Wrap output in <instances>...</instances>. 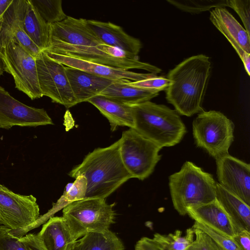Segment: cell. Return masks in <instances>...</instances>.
Segmentation results:
<instances>
[{
	"instance_id": "obj_37",
	"label": "cell",
	"mask_w": 250,
	"mask_h": 250,
	"mask_svg": "<svg viewBox=\"0 0 250 250\" xmlns=\"http://www.w3.org/2000/svg\"><path fill=\"white\" fill-rule=\"evenodd\" d=\"M134 250H165V249L154 238L143 237L137 242Z\"/></svg>"
},
{
	"instance_id": "obj_32",
	"label": "cell",
	"mask_w": 250,
	"mask_h": 250,
	"mask_svg": "<svg viewBox=\"0 0 250 250\" xmlns=\"http://www.w3.org/2000/svg\"><path fill=\"white\" fill-rule=\"evenodd\" d=\"M0 250H29L20 237L13 235L10 229L0 225Z\"/></svg>"
},
{
	"instance_id": "obj_5",
	"label": "cell",
	"mask_w": 250,
	"mask_h": 250,
	"mask_svg": "<svg viewBox=\"0 0 250 250\" xmlns=\"http://www.w3.org/2000/svg\"><path fill=\"white\" fill-rule=\"evenodd\" d=\"M115 203L104 199L84 198L70 203L62 210V217L74 241L92 232H104L114 223Z\"/></svg>"
},
{
	"instance_id": "obj_20",
	"label": "cell",
	"mask_w": 250,
	"mask_h": 250,
	"mask_svg": "<svg viewBox=\"0 0 250 250\" xmlns=\"http://www.w3.org/2000/svg\"><path fill=\"white\" fill-rule=\"evenodd\" d=\"M87 102L95 106L107 118L112 131L115 130L118 126L133 128L134 120L130 105L100 95L89 99Z\"/></svg>"
},
{
	"instance_id": "obj_33",
	"label": "cell",
	"mask_w": 250,
	"mask_h": 250,
	"mask_svg": "<svg viewBox=\"0 0 250 250\" xmlns=\"http://www.w3.org/2000/svg\"><path fill=\"white\" fill-rule=\"evenodd\" d=\"M128 83L134 86L153 90L159 92L163 90H166L169 84L170 81L167 78L157 76V75H155L139 81H129Z\"/></svg>"
},
{
	"instance_id": "obj_1",
	"label": "cell",
	"mask_w": 250,
	"mask_h": 250,
	"mask_svg": "<svg viewBox=\"0 0 250 250\" xmlns=\"http://www.w3.org/2000/svg\"><path fill=\"white\" fill-rule=\"evenodd\" d=\"M210 72L209 58L203 54L187 58L169 71L166 98L179 114L190 117L203 111Z\"/></svg>"
},
{
	"instance_id": "obj_13",
	"label": "cell",
	"mask_w": 250,
	"mask_h": 250,
	"mask_svg": "<svg viewBox=\"0 0 250 250\" xmlns=\"http://www.w3.org/2000/svg\"><path fill=\"white\" fill-rule=\"evenodd\" d=\"M218 184L250 206V165L229 154L216 159Z\"/></svg>"
},
{
	"instance_id": "obj_25",
	"label": "cell",
	"mask_w": 250,
	"mask_h": 250,
	"mask_svg": "<svg viewBox=\"0 0 250 250\" xmlns=\"http://www.w3.org/2000/svg\"><path fill=\"white\" fill-rule=\"evenodd\" d=\"M27 0H13L5 12L0 17V52L15 39L16 29L21 25Z\"/></svg>"
},
{
	"instance_id": "obj_26",
	"label": "cell",
	"mask_w": 250,
	"mask_h": 250,
	"mask_svg": "<svg viewBox=\"0 0 250 250\" xmlns=\"http://www.w3.org/2000/svg\"><path fill=\"white\" fill-rule=\"evenodd\" d=\"M121 239L109 229L89 232L74 241L68 250H124Z\"/></svg>"
},
{
	"instance_id": "obj_6",
	"label": "cell",
	"mask_w": 250,
	"mask_h": 250,
	"mask_svg": "<svg viewBox=\"0 0 250 250\" xmlns=\"http://www.w3.org/2000/svg\"><path fill=\"white\" fill-rule=\"evenodd\" d=\"M45 52L72 56L89 62L129 70L142 69L157 74L162 70L149 63L132 59L134 56L104 43L95 46H76L50 42Z\"/></svg>"
},
{
	"instance_id": "obj_21",
	"label": "cell",
	"mask_w": 250,
	"mask_h": 250,
	"mask_svg": "<svg viewBox=\"0 0 250 250\" xmlns=\"http://www.w3.org/2000/svg\"><path fill=\"white\" fill-rule=\"evenodd\" d=\"M37 235L46 250H68L75 241L62 216L51 217Z\"/></svg>"
},
{
	"instance_id": "obj_36",
	"label": "cell",
	"mask_w": 250,
	"mask_h": 250,
	"mask_svg": "<svg viewBox=\"0 0 250 250\" xmlns=\"http://www.w3.org/2000/svg\"><path fill=\"white\" fill-rule=\"evenodd\" d=\"M14 38L21 46L34 58L36 59L42 52L23 30L22 24L16 29Z\"/></svg>"
},
{
	"instance_id": "obj_15",
	"label": "cell",
	"mask_w": 250,
	"mask_h": 250,
	"mask_svg": "<svg viewBox=\"0 0 250 250\" xmlns=\"http://www.w3.org/2000/svg\"><path fill=\"white\" fill-rule=\"evenodd\" d=\"M76 46H95L104 43L90 29L87 20L67 16L50 24V42Z\"/></svg>"
},
{
	"instance_id": "obj_35",
	"label": "cell",
	"mask_w": 250,
	"mask_h": 250,
	"mask_svg": "<svg viewBox=\"0 0 250 250\" xmlns=\"http://www.w3.org/2000/svg\"><path fill=\"white\" fill-rule=\"evenodd\" d=\"M227 4L237 13L250 35V0H227Z\"/></svg>"
},
{
	"instance_id": "obj_10",
	"label": "cell",
	"mask_w": 250,
	"mask_h": 250,
	"mask_svg": "<svg viewBox=\"0 0 250 250\" xmlns=\"http://www.w3.org/2000/svg\"><path fill=\"white\" fill-rule=\"evenodd\" d=\"M38 81L42 96L70 108L78 103L67 77L65 66L42 51L35 59Z\"/></svg>"
},
{
	"instance_id": "obj_31",
	"label": "cell",
	"mask_w": 250,
	"mask_h": 250,
	"mask_svg": "<svg viewBox=\"0 0 250 250\" xmlns=\"http://www.w3.org/2000/svg\"><path fill=\"white\" fill-rule=\"evenodd\" d=\"M192 227L199 229L208 234L221 250H241L232 238L220 233L197 222Z\"/></svg>"
},
{
	"instance_id": "obj_30",
	"label": "cell",
	"mask_w": 250,
	"mask_h": 250,
	"mask_svg": "<svg viewBox=\"0 0 250 250\" xmlns=\"http://www.w3.org/2000/svg\"><path fill=\"white\" fill-rule=\"evenodd\" d=\"M167 1L182 11L192 13H199L212 8L227 6V0H168Z\"/></svg>"
},
{
	"instance_id": "obj_9",
	"label": "cell",
	"mask_w": 250,
	"mask_h": 250,
	"mask_svg": "<svg viewBox=\"0 0 250 250\" xmlns=\"http://www.w3.org/2000/svg\"><path fill=\"white\" fill-rule=\"evenodd\" d=\"M4 71L10 74L16 87L31 100L42 97L36 60L14 39L0 52Z\"/></svg>"
},
{
	"instance_id": "obj_41",
	"label": "cell",
	"mask_w": 250,
	"mask_h": 250,
	"mask_svg": "<svg viewBox=\"0 0 250 250\" xmlns=\"http://www.w3.org/2000/svg\"></svg>"
},
{
	"instance_id": "obj_28",
	"label": "cell",
	"mask_w": 250,
	"mask_h": 250,
	"mask_svg": "<svg viewBox=\"0 0 250 250\" xmlns=\"http://www.w3.org/2000/svg\"><path fill=\"white\" fill-rule=\"evenodd\" d=\"M75 179L73 183L67 185L63 194L51 209V213L63 209L71 203L84 199L87 188L86 179L82 175Z\"/></svg>"
},
{
	"instance_id": "obj_17",
	"label": "cell",
	"mask_w": 250,
	"mask_h": 250,
	"mask_svg": "<svg viewBox=\"0 0 250 250\" xmlns=\"http://www.w3.org/2000/svg\"><path fill=\"white\" fill-rule=\"evenodd\" d=\"M187 214L194 221L233 238L237 233L230 217L215 199L208 203L187 209Z\"/></svg>"
},
{
	"instance_id": "obj_39",
	"label": "cell",
	"mask_w": 250,
	"mask_h": 250,
	"mask_svg": "<svg viewBox=\"0 0 250 250\" xmlns=\"http://www.w3.org/2000/svg\"><path fill=\"white\" fill-rule=\"evenodd\" d=\"M232 238L241 250H250V231H241Z\"/></svg>"
},
{
	"instance_id": "obj_4",
	"label": "cell",
	"mask_w": 250,
	"mask_h": 250,
	"mask_svg": "<svg viewBox=\"0 0 250 250\" xmlns=\"http://www.w3.org/2000/svg\"><path fill=\"white\" fill-rule=\"evenodd\" d=\"M168 185L174 209L182 216L187 209L216 199V183L212 174L187 161L181 169L169 176Z\"/></svg>"
},
{
	"instance_id": "obj_7",
	"label": "cell",
	"mask_w": 250,
	"mask_h": 250,
	"mask_svg": "<svg viewBox=\"0 0 250 250\" xmlns=\"http://www.w3.org/2000/svg\"><path fill=\"white\" fill-rule=\"evenodd\" d=\"M233 122L220 111H202L192 123V132L197 146L215 160L229 154L233 141Z\"/></svg>"
},
{
	"instance_id": "obj_3",
	"label": "cell",
	"mask_w": 250,
	"mask_h": 250,
	"mask_svg": "<svg viewBox=\"0 0 250 250\" xmlns=\"http://www.w3.org/2000/svg\"><path fill=\"white\" fill-rule=\"evenodd\" d=\"M131 106L135 129L162 149L181 142L187 132L179 114L150 101Z\"/></svg>"
},
{
	"instance_id": "obj_8",
	"label": "cell",
	"mask_w": 250,
	"mask_h": 250,
	"mask_svg": "<svg viewBox=\"0 0 250 250\" xmlns=\"http://www.w3.org/2000/svg\"><path fill=\"white\" fill-rule=\"evenodd\" d=\"M119 141L122 161L132 177L147 178L161 158V148L131 128L123 132Z\"/></svg>"
},
{
	"instance_id": "obj_27",
	"label": "cell",
	"mask_w": 250,
	"mask_h": 250,
	"mask_svg": "<svg viewBox=\"0 0 250 250\" xmlns=\"http://www.w3.org/2000/svg\"><path fill=\"white\" fill-rule=\"evenodd\" d=\"M180 230H176L173 233L167 234L155 233L153 236L165 250H186L193 242L194 238V229L192 227L186 230L183 235Z\"/></svg>"
},
{
	"instance_id": "obj_19",
	"label": "cell",
	"mask_w": 250,
	"mask_h": 250,
	"mask_svg": "<svg viewBox=\"0 0 250 250\" xmlns=\"http://www.w3.org/2000/svg\"><path fill=\"white\" fill-rule=\"evenodd\" d=\"M69 82L77 103L87 102L99 95L117 80L98 76L81 70L65 66Z\"/></svg>"
},
{
	"instance_id": "obj_22",
	"label": "cell",
	"mask_w": 250,
	"mask_h": 250,
	"mask_svg": "<svg viewBox=\"0 0 250 250\" xmlns=\"http://www.w3.org/2000/svg\"><path fill=\"white\" fill-rule=\"evenodd\" d=\"M216 199L232 220L237 233L250 231V206L240 198L216 183Z\"/></svg>"
},
{
	"instance_id": "obj_12",
	"label": "cell",
	"mask_w": 250,
	"mask_h": 250,
	"mask_svg": "<svg viewBox=\"0 0 250 250\" xmlns=\"http://www.w3.org/2000/svg\"><path fill=\"white\" fill-rule=\"evenodd\" d=\"M53 124L51 118L44 109L22 104L0 86V128L9 129L15 125L37 126Z\"/></svg>"
},
{
	"instance_id": "obj_34",
	"label": "cell",
	"mask_w": 250,
	"mask_h": 250,
	"mask_svg": "<svg viewBox=\"0 0 250 250\" xmlns=\"http://www.w3.org/2000/svg\"><path fill=\"white\" fill-rule=\"evenodd\" d=\"M192 227L194 229L195 239L186 250H221L205 232Z\"/></svg>"
},
{
	"instance_id": "obj_2",
	"label": "cell",
	"mask_w": 250,
	"mask_h": 250,
	"mask_svg": "<svg viewBox=\"0 0 250 250\" xmlns=\"http://www.w3.org/2000/svg\"><path fill=\"white\" fill-rule=\"evenodd\" d=\"M119 139L110 146L89 153L68 175H82L87 181L84 198L105 199L132 176L125 168L120 153Z\"/></svg>"
},
{
	"instance_id": "obj_38",
	"label": "cell",
	"mask_w": 250,
	"mask_h": 250,
	"mask_svg": "<svg viewBox=\"0 0 250 250\" xmlns=\"http://www.w3.org/2000/svg\"><path fill=\"white\" fill-rule=\"evenodd\" d=\"M20 239L25 244L29 250H46L37 234H28L20 237Z\"/></svg>"
},
{
	"instance_id": "obj_29",
	"label": "cell",
	"mask_w": 250,
	"mask_h": 250,
	"mask_svg": "<svg viewBox=\"0 0 250 250\" xmlns=\"http://www.w3.org/2000/svg\"><path fill=\"white\" fill-rule=\"evenodd\" d=\"M29 1L48 24L61 21L67 16L62 9L61 0H29Z\"/></svg>"
},
{
	"instance_id": "obj_11",
	"label": "cell",
	"mask_w": 250,
	"mask_h": 250,
	"mask_svg": "<svg viewBox=\"0 0 250 250\" xmlns=\"http://www.w3.org/2000/svg\"><path fill=\"white\" fill-rule=\"evenodd\" d=\"M39 216V207L34 196L15 193L0 184V224L13 231H22Z\"/></svg>"
},
{
	"instance_id": "obj_23",
	"label": "cell",
	"mask_w": 250,
	"mask_h": 250,
	"mask_svg": "<svg viewBox=\"0 0 250 250\" xmlns=\"http://www.w3.org/2000/svg\"><path fill=\"white\" fill-rule=\"evenodd\" d=\"M129 81L128 80L116 81L99 95L127 105L149 101L159 95L158 91L131 85L128 83Z\"/></svg>"
},
{
	"instance_id": "obj_16",
	"label": "cell",
	"mask_w": 250,
	"mask_h": 250,
	"mask_svg": "<svg viewBox=\"0 0 250 250\" xmlns=\"http://www.w3.org/2000/svg\"><path fill=\"white\" fill-rule=\"evenodd\" d=\"M44 52L49 57L61 63L64 66L78 69L110 80H128L135 82L143 80L156 75L151 73H137L129 70L89 62L68 55Z\"/></svg>"
},
{
	"instance_id": "obj_24",
	"label": "cell",
	"mask_w": 250,
	"mask_h": 250,
	"mask_svg": "<svg viewBox=\"0 0 250 250\" xmlns=\"http://www.w3.org/2000/svg\"><path fill=\"white\" fill-rule=\"evenodd\" d=\"M22 27L42 51L48 49L50 43V24L41 17L29 0H27Z\"/></svg>"
},
{
	"instance_id": "obj_18",
	"label": "cell",
	"mask_w": 250,
	"mask_h": 250,
	"mask_svg": "<svg viewBox=\"0 0 250 250\" xmlns=\"http://www.w3.org/2000/svg\"><path fill=\"white\" fill-rule=\"evenodd\" d=\"M87 23L96 36L104 43L139 56L141 41L125 33L120 26L110 22L87 20Z\"/></svg>"
},
{
	"instance_id": "obj_40",
	"label": "cell",
	"mask_w": 250,
	"mask_h": 250,
	"mask_svg": "<svg viewBox=\"0 0 250 250\" xmlns=\"http://www.w3.org/2000/svg\"><path fill=\"white\" fill-rule=\"evenodd\" d=\"M13 0H0V17L5 12Z\"/></svg>"
},
{
	"instance_id": "obj_14",
	"label": "cell",
	"mask_w": 250,
	"mask_h": 250,
	"mask_svg": "<svg viewBox=\"0 0 250 250\" xmlns=\"http://www.w3.org/2000/svg\"><path fill=\"white\" fill-rule=\"evenodd\" d=\"M209 19L215 27L227 38L250 75V35L225 7L214 8Z\"/></svg>"
}]
</instances>
